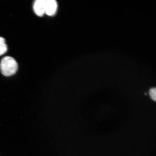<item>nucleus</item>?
Returning a JSON list of instances; mask_svg holds the SVG:
<instances>
[{"mask_svg":"<svg viewBox=\"0 0 156 156\" xmlns=\"http://www.w3.org/2000/svg\"><path fill=\"white\" fill-rule=\"evenodd\" d=\"M18 69V64L14 58L7 56L2 59L0 69L2 73L5 76H10L15 74Z\"/></svg>","mask_w":156,"mask_h":156,"instance_id":"obj_1","label":"nucleus"},{"mask_svg":"<svg viewBox=\"0 0 156 156\" xmlns=\"http://www.w3.org/2000/svg\"><path fill=\"white\" fill-rule=\"evenodd\" d=\"M46 0H37L34 6V12L39 16H42L45 13Z\"/></svg>","mask_w":156,"mask_h":156,"instance_id":"obj_2","label":"nucleus"},{"mask_svg":"<svg viewBox=\"0 0 156 156\" xmlns=\"http://www.w3.org/2000/svg\"><path fill=\"white\" fill-rule=\"evenodd\" d=\"M58 8L57 2L55 0H46L45 13L49 16L55 14Z\"/></svg>","mask_w":156,"mask_h":156,"instance_id":"obj_3","label":"nucleus"},{"mask_svg":"<svg viewBox=\"0 0 156 156\" xmlns=\"http://www.w3.org/2000/svg\"><path fill=\"white\" fill-rule=\"evenodd\" d=\"M7 50V46L5 44V39L0 37V56L5 53Z\"/></svg>","mask_w":156,"mask_h":156,"instance_id":"obj_4","label":"nucleus"},{"mask_svg":"<svg viewBox=\"0 0 156 156\" xmlns=\"http://www.w3.org/2000/svg\"><path fill=\"white\" fill-rule=\"evenodd\" d=\"M156 90L155 87L152 88L150 90L149 94L151 98L153 101H155L156 99Z\"/></svg>","mask_w":156,"mask_h":156,"instance_id":"obj_5","label":"nucleus"}]
</instances>
